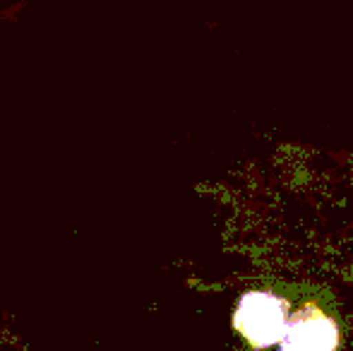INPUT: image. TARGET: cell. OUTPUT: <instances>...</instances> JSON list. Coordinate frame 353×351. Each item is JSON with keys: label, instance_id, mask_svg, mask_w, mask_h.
Here are the masks:
<instances>
[{"label": "cell", "instance_id": "2", "mask_svg": "<svg viewBox=\"0 0 353 351\" xmlns=\"http://www.w3.org/2000/svg\"><path fill=\"white\" fill-rule=\"evenodd\" d=\"M339 349V323L330 308L317 301L291 305L286 332L279 351H336Z\"/></svg>", "mask_w": 353, "mask_h": 351}, {"label": "cell", "instance_id": "1", "mask_svg": "<svg viewBox=\"0 0 353 351\" xmlns=\"http://www.w3.org/2000/svg\"><path fill=\"white\" fill-rule=\"evenodd\" d=\"M291 305L293 301L274 289L245 291L233 310V330L255 351H265L281 342Z\"/></svg>", "mask_w": 353, "mask_h": 351}]
</instances>
